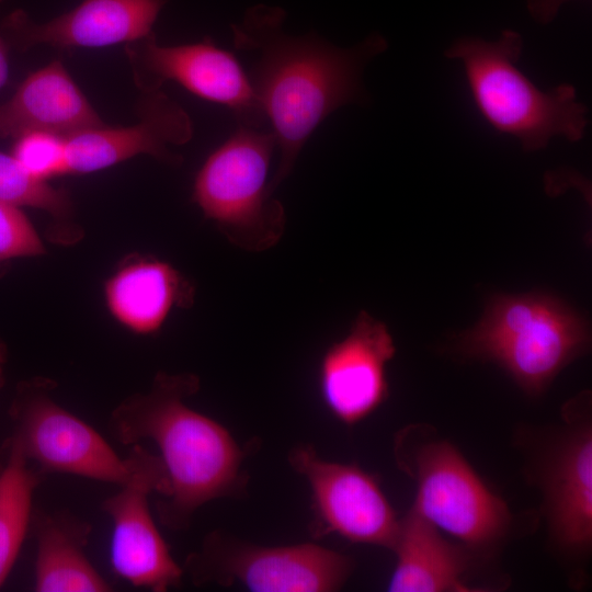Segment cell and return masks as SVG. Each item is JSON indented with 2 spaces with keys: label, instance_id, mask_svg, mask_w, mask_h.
I'll return each instance as SVG.
<instances>
[{
  "label": "cell",
  "instance_id": "e0dca14e",
  "mask_svg": "<svg viewBox=\"0 0 592 592\" xmlns=\"http://www.w3.org/2000/svg\"><path fill=\"white\" fill-rule=\"evenodd\" d=\"M391 550L396 565L390 592H477L467 581L474 551L447 539L442 531L411 508L399 521Z\"/></svg>",
  "mask_w": 592,
  "mask_h": 592
},
{
  "label": "cell",
  "instance_id": "8992f818",
  "mask_svg": "<svg viewBox=\"0 0 592 592\" xmlns=\"http://www.w3.org/2000/svg\"><path fill=\"white\" fill-rule=\"evenodd\" d=\"M57 384L33 377L18 384L8 414L12 433L4 441L44 474H67L124 487L146 477L168 478L159 457L139 443L121 457L90 424L61 407ZM169 479V478H168Z\"/></svg>",
  "mask_w": 592,
  "mask_h": 592
},
{
  "label": "cell",
  "instance_id": "9a60e30c",
  "mask_svg": "<svg viewBox=\"0 0 592 592\" xmlns=\"http://www.w3.org/2000/svg\"><path fill=\"white\" fill-rule=\"evenodd\" d=\"M152 492L166 497L168 478L146 477L119 487L100 508L113 523L110 553L113 572L134 587L166 592L180 585L184 571L155 524L148 503Z\"/></svg>",
  "mask_w": 592,
  "mask_h": 592
},
{
  "label": "cell",
  "instance_id": "5bb4252c",
  "mask_svg": "<svg viewBox=\"0 0 592 592\" xmlns=\"http://www.w3.org/2000/svg\"><path fill=\"white\" fill-rule=\"evenodd\" d=\"M168 1L83 0L42 23L18 9L3 20V37L10 48L19 52L38 45L69 49L128 44L153 33V25Z\"/></svg>",
  "mask_w": 592,
  "mask_h": 592
},
{
  "label": "cell",
  "instance_id": "ba28073f",
  "mask_svg": "<svg viewBox=\"0 0 592 592\" xmlns=\"http://www.w3.org/2000/svg\"><path fill=\"white\" fill-rule=\"evenodd\" d=\"M590 396H577L560 422L524 431L527 476L542 494L553 547L565 558L585 559L592 547V418Z\"/></svg>",
  "mask_w": 592,
  "mask_h": 592
},
{
  "label": "cell",
  "instance_id": "7c38bea8",
  "mask_svg": "<svg viewBox=\"0 0 592 592\" xmlns=\"http://www.w3.org/2000/svg\"><path fill=\"white\" fill-rule=\"evenodd\" d=\"M396 345L387 326L362 310L349 332L330 344L318 367V387L329 412L354 425L374 413L389 396L387 365Z\"/></svg>",
  "mask_w": 592,
  "mask_h": 592
},
{
  "label": "cell",
  "instance_id": "2e32d148",
  "mask_svg": "<svg viewBox=\"0 0 592 592\" xmlns=\"http://www.w3.org/2000/svg\"><path fill=\"white\" fill-rule=\"evenodd\" d=\"M105 125L60 60L31 72L0 105V138L33 130L69 137Z\"/></svg>",
  "mask_w": 592,
  "mask_h": 592
},
{
  "label": "cell",
  "instance_id": "277c9868",
  "mask_svg": "<svg viewBox=\"0 0 592 592\" xmlns=\"http://www.w3.org/2000/svg\"><path fill=\"white\" fill-rule=\"evenodd\" d=\"M590 343L588 322L558 298L500 294L458 337L456 348L465 357L494 363L526 395L537 397Z\"/></svg>",
  "mask_w": 592,
  "mask_h": 592
},
{
  "label": "cell",
  "instance_id": "30bf717a",
  "mask_svg": "<svg viewBox=\"0 0 592 592\" xmlns=\"http://www.w3.org/2000/svg\"><path fill=\"white\" fill-rule=\"evenodd\" d=\"M125 53L139 92L160 90L173 81L205 101L226 106L236 125L264 128L267 123L242 64L210 38L164 46L153 32L125 44Z\"/></svg>",
  "mask_w": 592,
  "mask_h": 592
},
{
  "label": "cell",
  "instance_id": "7a4b0ae2",
  "mask_svg": "<svg viewBox=\"0 0 592 592\" xmlns=\"http://www.w3.org/2000/svg\"><path fill=\"white\" fill-rule=\"evenodd\" d=\"M200 387L195 374L158 372L149 390L126 397L107 423L123 445L146 440L158 447L169 492L156 511L160 523L173 531L187 528L205 503L242 496L248 483L241 446L225 426L186 405Z\"/></svg>",
  "mask_w": 592,
  "mask_h": 592
},
{
  "label": "cell",
  "instance_id": "ac0fdd59",
  "mask_svg": "<svg viewBox=\"0 0 592 592\" xmlns=\"http://www.w3.org/2000/svg\"><path fill=\"white\" fill-rule=\"evenodd\" d=\"M104 299L110 314L127 330L158 332L175 307H190L194 287L173 265L156 258H134L107 278Z\"/></svg>",
  "mask_w": 592,
  "mask_h": 592
},
{
  "label": "cell",
  "instance_id": "83f0119b",
  "mask_svg": "<svg viewBox=\"0 0 592 592\" xmlns=\"http://www.w3.org/2000/svg\"><path fill=\"white\" fill-rule=\"evenodd\" d=\"M1 1H2V0H0V2H1Z\"/></svg>",
  "mask_w": 592,
  "mask_h": 592
},
{
  "label": "cell",
  "instance_id": "6da1fadb",
  "mask_svg": "<svg viewBox=\"0 0 592 592\" xmlns=\"http://www.w3.org/2000/svg\"><path fill=\"white\" fill-rule=\"evenodd\" d=\"M285 18L280 7L257 4L231 24L234 48L246 59L280 152L269 184L273 194L317 127L340 107L366 101L363 70L388 47L378 33L352 47L335 46L316 33L291 35L283 29Z\"/></svg>",
  "mask_w": 592,
  "mask_h": 592
},
{
  "label": "cell",
  "instance_id": "3957f363",
  "mask_svg": "<svg viewBox=\"0 0 592 592\" xmlns=\"http://www.w3.org/2000/svg\"><path fill=\"white\" fill-rule=\"evenodd\" d=\"M523 49L517 32L505 30L496 41L464 36L445 50L464 67L481 116L499 133L515 137L524 151H537L553 137L580 140L588 109L571 84L538 89L516 66Z\"/></svg>",
  "mask_w": 592,
  "mask_h": 592
},
{
  "label": "cell",
  "instance_id": "cb8c5ba5",
  "mask_svg": "<svg viewBox=\"0 0 592 592\" xmlns=\"http://www.w3.org/2000/svg\"><path fill=\"white\" fill-rule=\"evenodd\" d=\"M565 1L569 0H527V9L536 22L547 24L554 20Z\"/></svg>",
  "mask_w": 592,
  "mask_h": 592
},
{
  "label": "cell",
  "instance_id": "ffe728a7",
  "mask_svg": "<svg viewBox=\"0 0 592 592\" xmlns=\"http://www.w3.org/2000/svg\"><path fill=\"white\" fill-rule=\"evenodd\" d=\"M0 474V588L12 571L27 534L33 496L45 475L14 447L3 443Z\"/></svg>",
  "mask_w": 592,
  "mask_h": 592
},
{
  "label": "cell",
  "instance_id": "52a82bcc",
  "mask_svg": "<svg viewBox=\"0 0 592 592\" xmlns=\"http://www.w3.org/2000/svg\"><path fill=\"white\" fill-rule=\"evenodd\" d=\"M275 148L271 129L236 125L194 179L192 200L204 217L247 252L272 249L286 229L285 208L269 186Z\"/></svg>",
  "mask_w": 592,
  "mask_h": 592
},
{
  "label": "cell",
  "instance_id": "44dd1931",
  "mask_svg": "<svg viewBox=\"0 0 592 592\" xmlns=\"http://www.w3.org/2000/svg\"><path fill=\"white\" fill-rule=\"evenodd\" d=\"M0 201L22 207L42 209L50 215L55 242L73 243L82 231L73 223V203L62 187H55L29 172L12 155L0 151Z\"/></svg>",
  "mask_w": 592,
  "mask_h": 592
},
{
  "label": "cell",
  "instance_id": "5b68a950",
  "mask_svg": "<svg viewBox=\"0 0 592 592\" xmlns=\"http://www.w3.org/2000/svg\"><path fill=\"white\" fill-rule=\"evenodd\" d=\"M399 468L415 486L411 508L474 553L497 549L508 537L512 514L460 451L423 424L400 430L394 441Z\"/></svg>",
  "mask_w": 592,
  "mask_h": 592
},
{
  "label": "cell",
  "instance_id": "d4e9b609",
  "mask_svg": "<svg viewBox=\"0 0 592 592\" xmlns=\"http://www.w3.org/2000/svg\"><path fill=\"white\" fill-rule=\"evenodd\" d=\"M9 45L0 34V89L5 84L9 77Z\"/></svg>",
  "mask_w": 592,
  "mask_h": 592
},
{
  "label": "cell",
  "instance_id": "d6986e66",
  "mask_svg": "<svg viewBox=\"0 0 592 592\" xmlns=\"http://www.w3.org/2000/svg\"><path fill=\"white\" fill-rule=\"evenodd\" d=\"M92 526L66 510L34 508L30 534L35 539L36 592H107L112 585L86 554Z\"/></svg>",
  "mask_w": 592,
  "mask_h": 592
},
{
  "label": "cell",
  "instance_id": "9c48e42d",
  "mask_svg": "<svg viewBox=\"0 0 592 592\" xmlns=\"http://www.w3.org/2000/svg\"><path fill=\"white\" fill-rule=\"evenodd\" d=\"M182 568L195 585L240 583L253 592H330L343 587L354 561L312 543L265 547L214 531L186 556Z\"/></svg>",
  "mask_w": 592,
  "mask_h": 592
},
{
  "label": "cell",
  "instance_id": "4316f807",
  "mask_svg": "<svg viewBox=\"0 0 592 592\" xmlns=\"http://www.w3.org/2000/svg\"><path fill=\"white\" fill-rule=\"evenodd\" d=\"M3 466H4V460H2V459L0 458V474H1L2 469H3Z\"/></svg>",
  "mask_w": 592,
  "mask_h": 592
},
{
  "label": "cell",
  "instance_id": "7402d4cb",
  "mask_svg": "<svg viewBox=\"0 0 592 592\" xmlns=\"http://www.w3.org/2000/svg\"><path fill=\"white\" fill-rule=\"evenodd\" d=\"M11 155L31 175L47 181L66 174L65 137L33 130L14 138Z\"/></svg>",
  "mask_w": 592,
  "mask_h": 592
},
{
  "label": "cell",
  "instance_id": "484cf974",
  "mask_svg": "<svg viewBox=\"0 0 592 592\" xmlns=\"http://www.w3.org/2000/svg\"><path fill=\"white\" fill-rule=\"evenodd\" d=\"M7 363V348L2 341H0V387L4 384V366Z\"/></svg>",
  "mask_w": 592,
  "mask_h": 592
},
{
  "label": "cell",
  "instance_id": "8fae6325",
  "mask_svg": "<svg viewBox=\"0 0 592 592\" xmlns=\"http://www.w3.org/2000/svg\"><path fill=\"white\" fill-rule=\"evenodd\" d=\"M287 459L309 483L315 537L337 534L351 543L392 548L400 520L376 476L354 464L325 460L307 444L292 448Z\"/></svg>",
  "mask_w": 592,
  "mask_h": 592
},
{
  "label": "cell",
  "instance_id": "603a6c76",
  "mask_svg": "<svg viewBox=\"0 0 592 592\" xmlns=\"http://www.w3.org/2000/svg\"><path fill=\"white\" fill-rule=\"evenodd\" d=\"M43 253L44 244L21 207L0 201V263Z\"/></svg>",
  "mask_w": 592,
  "mask_h": 592
},
{
  "label": "cell",
  "instance_id": "4fadbf2b",
  "mask_svg": "<svg viewBox=\"0 0 592 592\" xmlns=\"http://www.w3.org/2000/svg\"><path fill=\"white\" fill-rule=\"evenodd\" d=\"M138 122L132 126H107L88 129L65 138L66 174L96 172L139 155L171 164L182 157L169 146L189 143L194 126L189 113L162 89L140 92Z\"/></svg>",
  "mask_w": 592,
  "mask_h": 592
}]
</instances>
